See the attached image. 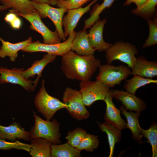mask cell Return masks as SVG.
Masks as SVG:
<instances>
[{
    "instance_id": "5",
    "label": "cell",
    "mask_w": 157,
    "mask_h": 157,
    "mask_svg": "<svg viewBox=\"0 0 157 157\" xmlns=\"http://www.w3.org/2000/svg\"><path fill=\"white\" fill-rule=\"evenodd\" d=\"M96 79L110 88L119 85L131 74V70L124 65L115 66L111 64L101 65Z\"/></svg>"
},
{
    "instance_id": "34",
    "label": "cell",
    "mask_w": 157,
    "mask_h": 157,
    "mask_svg": "<svg viewBox=\"0 0 157 157\" xmlns=\"http://www.w3.org/2000/svg\"><path fill=\"white\" fill-rule=\"evenodd\" d=\"M90 0H59L56 5L58 8H63L68 10L81 7Z\"/></svg>"
},
{
    "instance_id": "30",
    "label": "cell",
    "mask_w": 157,
    "mask_h": 157,
    "mask_svg": "<svg viewBox=\"0 0 157 157\" xmlns=\"http://www.w3.org/2000/svg\"><path fill=\"white\" fill-rule=\"evenodd\" d=\"M99 143L97 136L87 133L76 148L80 151L84 150L92 152L98 148Z\"/></svg>"
},
{
    "instance_id": "3",
    "label": "cell",
    "mask_w": 157,
    "mask_h": 157,
    "mask_svg": "<svg viewBox=\"0 0 157 157\" xmlns=\"http://www.w3.org/2000/svg\"><path fill=\"white\" fill-rule=\"evenodd\" d=\"M138 53L134 45L128 42L118 41L105 51V57L108 63L119 60L131 68L136 60L135 55Z\"/></svg>"
},
{
    "instance_id": "33",
    "label": "cell",
    "mask_w": 157,
    "mask_h": 157,
    "mask_svg": "<svg viewBox=\"0 0 157 157\" xmlns=\"http://www.w3.org/2000/svg\"><path fill=\"white\" fill-rule=\"evenodd\" d=\"M31 148L30 144L21 142L17 140L15 142H9L0 139V150H8L15 149L25 150L29 152Z\"/></svg>"
},
{
    "instance_id": "10",
    "label": "cell",
    "mask_w": 157,
    "mask_h": 157,
    "mask_svg": "<svg viewBox=\"0 0 157 157\" xmlns=\"http://www.w3.org/2000/svg\"><path fill=\"white\" fill-rule=\"evenodd\" d=\"M30 3L41 18L48 17L51 20L61 40H66L62 23L64 15L68 10L63 8L53 7L48 3H37L31 1Z\"/></svg>"
},
{
    "instance_id": "7",
    "label": "cell",
    "mask_w": 157,
    "mask_h": 157,
    "mask_svg": "<svg viewBox=\"0 0 157 157\" xmlns=\"http://www.w3.org/2000/svg\"><path fill=\"white\" fill-rule=\"evenodd\" d=\"M79 91L85 105L90 107L94 102L104 100L110 88L100 81H81Z\"/></svg>"
},
{
    "instance_id": "40",
    "label": "cell",
    "mask_w": 157,
    "mask_h": 157,
    "mask_svg": "<svg viewBox=\"0 0 157 157\" xmlns=\"http://www.w3.org/2000/svg\"><path fill=\"white\" fill-rule=\"evenodd\" d=\"M133 1L134 0H126L123 6H126L130 5L132 3H133Z\"/></svg>"
},
{
    "instance_id": "8",
    "label": "cell",
    "mask_w": 157,
    "mask_h": 157,
    "mask_svg": "<svg viewBox=\"0 0 157 157\" xmlns=\"http://www.w3.org/2000/svg\"><path fill=\"white\" fill-rule=\"evenodd\" d=\"M76 32L74 31L68 36L67 39L62 42L55 44H45L39 40L32 42L21 51L26 52H45L47 53L62 56L71 50L72 43Z\"/></svg>"
},
{
    "instance_id": "11",
    "label": "cell",
    "mask_w": 157,
    "mask_h": 157,
    "mask_svg": "<svg viewBox=\"0 0 157 157\" xmlns=\"http://www.w3.org/2000/svg\"><path fill=\"white\" fill-rule=\"evenodd\" d=\"M23 68L13 67L10 69L2 67H0V83H10L18 84L26 91L33 92L37 85L35 80L33 81L27 79L22 75L24 70Z\"/></svg>"
},
{
    "instance_id": "2",
    "label": "cell",
    "mask_w": 157,
    "mask_h": 157,
    "mask_svg": "<svg viewBox=\"0 0 157 157\" xmlns=\"http://www.w3.org/2000/svg\"><path fill=\"white\" fill-rule=\"evenodd\" d=\"M35 124L32 127L30 133L31 139L41 138L46 139L52 144H58L61 143L60 138V123L56 119L51 121L45 120L33 112Z\"/></svg>"
},
{
    "instance_id": "9",
    "label": "cell",
    "mask_w": 157,
    "mask_h": 157,
    "mask_svg": "<svg viewBox=\"0 0 157 157\" xmlns=\"http://www.w3.org/2000/svg\"><path fill=\"white\" fill-rule=\"evenodd\" d=\"M14 13L17 16L25 18L30 23L29 28L38 32L42 35L43 43L55 44L61 42V40L57 31H52L49 29L42 21L41 17L36 10L30 14Z\"/></svg>"
},
{
    "instance_id": "35",
    "label": "cell",
    "mask_w": 157,
    "mask_h": 157,
    "mask_svg": "<svg viewBox=\"0 0 157 157\" xmlns=\"http://www.w3.org/2000/svg\"><path fill=\"white\" fill-rule=\"evenodd\" d=\"M10 24L13 28L19 29L21 27L22 21L20 18L17 16Z\"/></svg>"
},
{
    "instance_id": "27",
    "label": "cell",
    "mask_w": 157,
    "mask_h": 157,
    "mask_svg": "<svg viewBox=\"0 0 157 157\" xmlns=\"http://www.w3.org/2000/svg\"><path fill=\"white\" fill-rule=\"evenodd\" d=\"M115 0H104L102 3L96 4L90 12V16L84 20L83 29L90 28L96 21L99 20V15L105 9L110 8Z\"/></svg>"
},
{
    "instance_id": "38",
    "label": "cell",
    "mask_w": 157,
    "mask_h": 157,
    "mask_svg": "<svg viewBox=\"0 0 157 157\" xmlns=\"http://www.w3.org/2000/svg\"><path fill=\"white\" fill-rule=\"evenodd\" d=\"M32 2L37 3H48L49 4V0H30Z\"/></svg>"
},
{
    "instance_id": "31",
    "label": "cell",
    "mask_w": 157,
    "mask_h": 157,
    "mask_svg": "<svg viewBox=\"0 0 157 157\" xmlns=\"http://www.w3.org/2000/svg\"><path fill=\"white\" fill-rule=\"evenodd\" d=\"M86 131L80 127L69 131L65 138L67 142L72 147L76 148L86 135Z\"/></svg>"
},
{
    "instance_id": "28",
    "label": "cell",
    "mask_w": 157,
    "mask_h": 157,
    "mask_svg": "<svg viewBox=\"0 0 157 157\" xmlns=\"http://www.w3.org/2000/svg\"><path fill=\"white\" fill-rule=\"evenodd\" d=\"M157 4V0H148L140 7L133 10L131 12L145 19H150L156 14Z\"/></svg>"
},
{
    "instance_id": "37",
    "label": "cell",
    "mask_w": 157,
    "mask_h": 157,
    "mask_svg": "<svg viewBox=\"0 0 157 157\" xmlns=\"http://www.w3.org/2000/svg\"><path fill=\"white\" fill-rule=\"evenodd\" d=\"M148 0H134L133 3L136 6L137 8L140 7L145 3Z\"/></svg>"
},
{
    "instance_id": "1",
    "label": "cell",
    "mask_w": 157,
    "mask_h": 157,
    "mask_svg": "<svg viewBox=\"0 0 157 157\" xmlns=\"http://www.w3.org/2000/svg\"><path fill=\"white\" fill-rule=\"evenodd\" d=\"M101 65L94 55H79L71 50L62 56L61 69L68 79L90 80Z\"/></svg>"
},
{
    "instance_id": "13",
    "label": "cell",
    "mask_w": 157,
    "mask_h": 157,
    "mask_svg": "<svg viewBox=\"0 0 157 157\" xmlns=\"http://www.w3.org/2000/svg\"><path fill=\"white\" fill-rule=\"evenodd\" d=\"M112 94L113 97L121 102L127 110L141 112L147 108L143 100L126 91L113 89Z\"/></svg>"
},
{
    "instance_id": "29",
    "label": "cell",
    "mask_w": 157,
    "mask_h": 157,
    "mask_svg": "<svg viewBox=\"0 0 157 157\" xmlns=\"http://www.w3.org/2000/svg\"><path fill=\"white\" fill-rule=\"evenodd\" d=\"M140 134L142 137L146 138L147 142L151 147L152 157H157V124L154 122L151 124L150 128L145 130L140 128Z\"/></svg>"
},
{
    "instance_id": "26",
    "label": "cell",
    "mask_w": 157,
    "mask_h": 157,
    "mask_svg": "<svg viewBox=\"0 0 157 157\" xmlns=\"http://www.w3.org/2000/svg\"><path fill=\"white\" fill-rule=\"evenodd\" d=\"M151 83L157 84V80L134 75L131 78L126 81L124 87L126 91L135 95L138 88Z\"/></svg>"
},
{
    "instance_id": "39",
    "label": "cell",
    "mask_w": 157,
    "mask_h": 157,
    "mask_svg": "<svg viewBox=\"0 0 157 157\" xmlns=\"http://www.w3.org/2000/svg\"><path fill=\"white\" fill-rule=\"evenodd\" d=\"M59 0H49V4L50 5H56Z\"/></svg>"
},
{
    "instance_id": "20",
    "label": "cell",
    "mask_w": 157,
    "mask_h": 157,
    "mask_svg": "<svg viewBox=\"0 0 157 157\" xmlns=\"http://www.w3.org/2000/svg\"><path fill=\"white\" fill-rule=\"evenodd\" d=\"M71 50L81 55L94 54L95 50L89 44L88 33L86 30L76 32L72 42Z\"/></svg>"
},
{
    "instance_id": "16",
    "label": "cell",
    "mask_w": 157,
    "mask_h": 157,
    "mask_svg": "<svg viewBox=\"0 0 157 157\" xmlns=\"http://www.w3.org/2000/svg\"><path fill=\"white\" fill-rule=\"evenodd\" d=\"M131 69V74L152 78L157 76V62L148 61L144 56H139Z\"/></svg>"
},
{
    "instance_id": "17",
    "label": "cell",
    "mask_w": 157,
    "mask_h": 157,
    "mask_svg": "<svg viewBox=\"0 0 157 157\" xmlns=\"http://www.w3.org/2000/svg\"><path fill=\"white\" fill-rule=\"evenodd\" d=\"M0 139L15 140L17 139L29 141L31 140L30 131H26L17 122L14 121L10 125H0Z\"/></svg>"
},
{
    "instance_id": "22",
    "label": "cell",
    "mask_w": 157,
    "mask_h": 157,
    "mask_svg": "<svg viewBox=\"0 0 157 157\" xmlns=\"http://www.w3.org/2000/svg\"><path fill=\"white\" fill-rule=\"evenodd\" d=\"M97 123L100 130L107 134L110 149L109 157H113L115 145L121 139L122 130L105 122L101 123L98 122Z\"/></svg>"
},
{
    "instance_id": "41",
    "label": "cell",
    "mask_w": 157,
    "mask_h": 157,
    "mask_svg": "<svg viewBox=\"0 0 157 157\" xmlns=\"http://www.w3.org/2000/svg\"><path fill=\"white\" fill-rule=\"evenodd\" d=\"M8 8V7L3 4L0 5V11L4 10Z\"/></svg>"
},
{
    "instance_id": "32",
    "label": "cell",
    "mask_w": 157,
    "mask_h": 157,
    "mask_svg": "<svg viewBox=\"0 0 157 157\" xmlns=\"http://www.w3.org/2000/svg\"><path fill=\"white\" fill-rule=\"evenodd\" d=\"M149 28V35L143 45L142 47H147L154 45L157 44V18L153 20L147 19Z\"/></svg>"
},
{
    "instance_id": "6",
    "label": "cell",
    "mask_w": 157,
    "mask_h": 157,
    "mask_svg": "<svg viewBox=\"0 0 157 157\" xmlns=\"http://www.w3.org/2000/svg\"><path fill=\"white\" fill-rule=\"evenodd\" d=\"M63 102L66 105V108L72 117L78 120L88 119L89 111L84 104L79 91L70 87L66 88L63 97Z\"/></svg>"
},
{
    "instance_id": "12",
    "label": "cell",
    "mask_w": 157,
    "mask_h": 157,
    "mask_svg": "<svg viewBox=\"0 0 157 157\" xmlns=\"http://www.w3.org/2000/svg\"><path fill=\"white\" fill-rule=\"evenodd\" d=\"M106 21V19L97 20L90 27L88 33L89 44L95 51H105L113 45L106 42L103 39V30Z\"/></svg>"
},
{
    "instance_id": "23",
    "label": "cell",
    "mask_w": 157,
    "mask_h": 157,
    "mask_svg": "<svg viewBox=\"0 0 157 157\" xmlns=\"http://www.w3.org/2000/svg\"><path fill=\"white\" fill-rule=\"evenodd\" d=\"M29 152L33 157H51L52 143L48 140L41 138L32 139Z\"/></svg>"
},
{
    "instance_id": "4",
    "label": "cell",
    "mask_w": 157,
    "mask_h": 157,
    "mask_svg": "<svg viewBox=\"0 0 157 157\" xmlns=\"http://www.w3.org/2000/svg\"><path fill=\"white\" fill-rule=\"evenodd\" d=\"M35 104L39 112L47 120H50L58 110L66 109L67 106L63 102L51 96L47 92L42 80L41 86L34 99Z\"/></svg>"
},
{
    "instance_id": "18",
    "label": "cell",
    "mask_w": 157,
    "mask_h": 157,
    "mask_svg": "<svg viewBox=\"0 0 157 157\" xmlns=\"http://www.w3.org/2000/svg\"><path fill=\"white\" fill-rule=\"evenodd\" d=\"M0 41L2 44L0 48V58L8 56L10 60L13 62L18 56V52L29 45L32 42V38L30 37L25 40L15 43L5 41L1 37Z\"/></svg>"
},
{
    "instance_id": "21",
    "label": "cell",
    "mask_w": 157,
    "mask_h": 157,
    "mask_svg": "<svg viewBox=\"0 0 157 157\" xmlns=\"http://www.w3.org/2000/svg\"><path fill=\"white\" fill-rule=\"evenodd\" d=\"M57 56L47 53L44 55L42 58L40 60H35L32 64L31 66L22 72V75L27 79L33 78L37 74L38 76L35 80L37 84L41 76L42 72L46 66L49 63L53 61Z\"/></svg>"
},
{
    "instance_id": "19",
    "label": "cell",
    "mask_w": 157,
    "mask_h": 157,
    "mask_svg": "<svg viewBox=\"0 0 157 157\" xmlns=\"http://www.w3.org/2000/svg\"><path fill=\"white\" fill-rule=\"evenodd\" d=\"M120 110L126 118L127 121L126 128L128 129L131 131L132 138L133 140H136L140 144H142L143 141L140 133V126L139 122V118L141 112L128 111L123 105L120 107Z\"/></svg>"
},
{
    "instance_id": "15",
    "label": "cell",
    "mask_w": 157,
    "mask_h": 157,
    "mask_svg": "<svg viewBox=\"0 0 157 157\" xmlns=\"http://www.w3.org/2000/svg\"><path fill=\"white\" fill-rule=\"evenodd\" d=\"M98 0H93L86 6L69 10L63 18L62 26L64 27L65 38L74 31L75 28L82 17L90 9L91 6Z\"/></svg>"
},
{
    "instance_id": "36",
    "label": "cell",
    "mask_w": 157,
    "mask_h": 157,
    "mask_svg": "<svg viewBox=\"0 0 157 157\" xmlns=\"http://www.w3.org/2000/svg\"><path fill=\"white\" fill-rule=\"evenodd\" d=\"M17 16V15L14 13L10 12L6 15L4 18V19L6 22L10 24Z\"/></svg>"
},
{
    "instance_id": "14",
    "label": "cell",
    "mask_w": 157,
    "mask_h": 157,
    "mask_svg": "<svg viewBox=\"0 0 157 157\" xmlns=\"http://www.w3.org/2000/svg\"><path fill=\"white\" fill-rule=\"evenodd\" d=\"M112 90L113 89L110 90L104 100L106 105L104 119L105 122L122 130L126 128V122L122 118L120 109L113 103Z\"/></svg>"
},
{
    "instance_id": "42",
    "label": "cell",
    "mask_w": 157,
    "mask_h": 157,
    "mask_svg": "<svg viewBox=\"0 0 157 157\" xmlns=\"http://www.w3.org/2000/svg\"><path fill=\"white\" fill-rule=\"evenodd\" d=\"M1 0H0V2H1Z\"/></svg>"
},
{
    "instance_id": "24",
    "label": "cell",
    "mask_w": 157,
    "mask_h": 157,
    "mask_svg": "<svg viewBox=\"0 0 157 157\" xmlns=\"http://www.w3.org/2000/svg\"><path fill=\"white\" fill-rule=\"evenodd\" d=\"M30 0H1L2 4L9 8L10 12H18L23 14H30L36 10L30 3Z\"/></svg>"
},
{
    "instance_id": "25",
    "label": "cell",
    "mask_w": 157,
    "mask_h": 157,
    "mask_svg": "<svg viewBox=\"0 0 157 157\" xmlns=\"http://www.w3.org/2000/svg\"><path fill=\"white\" fill-rule=\"evenodd\" d=\"M51 157H80L81 151L71 146L67 142L62 144H52Z\"/></svg>"
}]
</instances>
